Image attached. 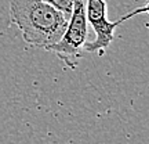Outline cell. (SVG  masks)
Returning <instances> with one entry per match:
<instances>
[{
    "instance_id": "obj_3",
    "label": "cell",
    "mask_w": 149,
    "mask_h": 144,
    "mask_svg": "<svg viewBox=\"0 0 149 144\" xmlns=\"http://www.w3.org/2000/svg\"><path fill=\"white\" fill-rule=\"evenodd\" d=\"M107 10L108 8L105 0H86L87 24L93 28V31L95 33L94 40L84 43L83 51H86V53H98L100 55H102L115 39V35H113L115 29L130 18L138 15V14H142V13H146L148 6L135 8L130 14H126L122 18H119L117 21H109L108 20Z\"/></svg>"
},
{
    "instance_id": "obj_1",
    "label": "cell",
    "mask_w": 149,
    "mask_h": 144,
    "mask_svg": "<svg viewBox=\"0 0 149 144\" xmlns=\"http://www.w3.org/2000/svg\"><path fill=\"white\" fill-rule=\"evenodd\" d=\"M11 22L17 25L26 44L47 47L58 42L68 20L44 0H10Z\"/></svg>"
},
{
    "instance_id": "obj_4",
    "label": "cell",
    "mask_w": 149,
    "mask_h": 144,
    "mask_svg": "<svg viewBox=\"0 0 149 144\" xmlns=\"http://www.w3.org/2000/svg\"><path fill=\"white\" fill-rule=\"evenodd\" d=\"M44 1L48 3L50 6H53L59 13H62L66 20H69L72 10H73V0H44Z\"/></svg>"
},
{
    "instance_id": "obj_2",
    "label": "cell",
    "mask_w": 149,
    "mask_h": 144,
    "mask_svg": "<svg viewBox=\"0 0 149 144\" xmlns=\"http://www.w3.org/2000/svg\"><path fill=\"white\" fill-rule=\"evenodd\" d=\"M87 35L88 24L86 18V0H73V10L62 36L58 42L47 46L46 50L55 54L66 67L74 68L83 55Z\"/></svg>"
}]
</instances>
